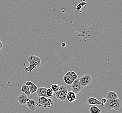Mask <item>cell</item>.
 Returning <instances> with one entry per match:
<instances>
[{"instance_id": "1", "label": "cell", "mask_w": 122, "mask_h": 113, "mask_svg": "<svg viewBox=\"0 0 122 113\" xmlns=\"http://www.w3.org/2000/svg\"><path fill=\"white\" fill-rule=\"evenodd\" d=\"M37 106L43 107L44 108H52L54 106V102L52 99L46 97H39Z\"/></svg>"}, {"instance_id": "2", "label": "cell", "mask_w": 122, "mask_h": 113, "mask_svg": "<svg viewBox=\"0 0 122 113\" xmlns=\"http://www.w3.org/2000/svg\"><path fill=\"white\" fill-rule=\"evenodd\" d=\"M68 93V90L66 86L61 85L59 87L58 91L55 92V95L57 98L60 101H64L66 99V96Z\"/></svg>"}, {"instance_id": "3", "label": "cell", "mask_w": 122, "mask_h": 113, "mask_svg": "<svg viewBox=\"0 0 122 113\" xmlns=\"http://www.w3.org/2000/svg\"><path fill=\"white\" fill-rule=\"evenodd\" d=\"M71 90L74 92L75 94H77L83 90L84 87L80 84L79 78H77L75 80H74L71 84Z\"/></svg>"}, {"instance_id": "4", "label": "cell", "mask_w": 122, "mask_h": 113, "mask_svg": "<svg viewBox=\"0 0 122 113\" xmlns=\"http://www.w3.org/2000/svg\"><path fill=\"white\" fill-rule=\"evenodd\" d=\"M27 61L30 64L35 66L37 68L40 67L41 60L39 57L34 55H31L27 58Z\"/></svg>"}, {"instance_id": "5", "label": "cell", "mask_w": 122, "mask_h": 113, "mask_svg": "<svg viewBox=\"0 0 122 113\" xmlns=\"http://www.w3.org/2000/svg\"><path fill=\"white\" fill-rule=\"evenodd\" d=\"M79 79L81 85L84 88L91 83L92 80V78L89 74H86L81 77L79 78Z\"/></svg>"}, {"instance_id": "6", "label": "cell", "mask_w": 122, "mask_h": 113, "mask_svg": "<svg viewBox=\"0 0 122 113\" xmlns=\"http://www.w3.org/2000/svg\"><path fill=\"white\" fill-rule=\"evenodd\" d=\"M26 104L29 109L32 112H34L36 108L37 101L34 100L29 99Z\"/></svg>"}, {"instance_id": "7", "label": "cell", "mask_w": 122, "mask_h": 113, "mask_svg": "<svg viewBox=\"0 0 122 113\" xmlns=\"http://www.w3.org/2000/svg\"><path fill=\"white\" fill-rule=\"evenodd\" d=\"M87 104L88 105H103V104L98 100L94 97H87Z\"/></svg>"}, {"instance_id": "8", "label": "cell", "mask_w": 122, "mask_h": 113, "mask_svg": "<svg viewBox=\"0 0 122 113\" xmlns=\"http://www.w3.org/2000/svg\"><path fill=\"white\" fill-rule=\"evenodd\" d=\"M28 99V96L23 92H22L21 94L17 97V100L18 101L19 104L22 105H24L26 104Z\"/></svg>"}, {"instance_id": "9", "label": "cell", "mask_w": 122, "mask_h": 113, "mask_svg": "<svg viewBox=\"0 0 122 113\" xmlns=\"http://www.w3.org/2000/svg\"><path fill=\"white\" fill-rule=\"evenodd\" d=\"M47 88L46 87H41L38 88L36 90V94L39 97H46L49 98L46 94V90Z\"/></svg>"}, {"instance_id": "10", "label": "cell", "mask_w": 122, "mask_h": 113, "mask_svg": "<svg viewBox=\"0 0 122 113\" xmlns=\"http://www.w3.org/2000/svg\"><path fill=\"white\" fill-rule=\"evenodd\" d=\"M121 105L122 101L119 98L113 100L112 109L115 110L116 111H119Z\"/></svg>"}, {"instance_id": "11", "label": "cell", "mask_w": 122, "mask_h": 113, "mask_svg": "<svg viewBox=\"0 0 122 113\" xmlns=\"http://www.w3.org/2000/svg\"><path fill=\"white\" fill-rule=\"evenodd\" d=\"M66 99L68 101L69 103L73 102L77 100L76 94L74 92L71 91L67 93L66 96Z\"/></svg>"}, {"instance_id": "12", "label": "cell", "mask_w": 122, "mask_h": 113, "mask_svg": "<svg viewBox=\"0 0 122 113\" xmlns=\"http://www.w3.org/2000/svg\"><path fill=\"white\" fill-rule=\"evenodd\" d=\"M106 98L111 100H114L118 98V96L116 92L113 91H111L108 92L106 96Z\"/></svg>"}, {"instance_id": "13", "label": "cell", "mask_w": 122, "mask_h": 113, "mask_svg": "<svg viewBox=\"0 0 122 113\" xmlns=\"http://www.w3.org/2000/svg\"><path fill=\"white\" fill-rule=\"evenodd\" d=\"M107 100L106 103L103 105H104L105 107L107 110L110 111L111 109H112L113 100H111L108 99V98H107Z\"/></svg>"}, {"instance_id": "14", "label": "cell", "mask_w": 122, "mask_h": 113, "mask_svg": "<svg viewBox=\"0 0 122 113\" xmlns=\"http://www.w3.org/2000/svg\"><path fill=\"white\" fill-rule=\"evenodd\" d=\"M24 70L26 73L29 72L30 73H31L32 71H33V69H36V70L38 69L35 66L32 65L31 64H30V66H29L28 67L26 68V64L25 63H24Z\"/></svg>"}, {"instance_id": "15", "label": "cell", "mask_w": 122, "mask_h": 113, "mask_svg": "<svg viewBox=\"0 0 122 113\" xmlns=\"http://www.w3.org/2000/svg\"><path fill=\"white\" fill-rule=\"evenodd\" d=\"M21 91L22 92L24 93L28 97L30 96L31 94L30 92V89L28 86L25 85H22L21 87Z\"/></svg>"}, {"instance_id": "16", "label": "cell", "mask_w": 122, "mask_h": 113, "mask_svg": "<svg viewBox=\"0 0 122 113\" xmlns=\"http://www.w3.org/2000/svg\"><path fill=\"white\" fill-rule=\"evenodd\" d=\"M63 79L65 82L68 85H71L74 80L72 78H71L68 76L66 75V74L64 76Z\"/></svg>"}, {"instance_id": "17", "label": "cell", "mask_w": 122, "mask_h": 113, "mask_svg": "<svg viewBox=\"0 0 122 113\" xmlns=\"http://www.w3.org/2000/svg\"><path fill=\"white\" fill-rule=\"evenodd\" d=\"M90 113H101V110L97 106L92 105L89 109Z\"/></svg>"}, {"instance_id": "18", "label": "cell", "mask_w": 122, "mask_h": 113, "mask_svg": "<svg viewBox=\"0 0 122 113\" xmlns=\"http://www.w3.org/2000/svg\"><path fill=\"white\" fill-rule=\"evenodd\" d=\"M66 75L72 78L74 80H75V79L77 78V74H76V73H75V72H74L73 71H69L66 73Z\"/></svg>"}, {"instance_id": "19", "label": "cell", "mask_w": 122, "mask_h": 113, "mask_svg": "<svg viewBox=\"0 0 122 113\" xmlns=\"http://www.w3.org/2000/svg\"><path fill=\"white\" fill-rule=\"evenodd\" d=\"M29 88L31 94H33L35 92H36L38 89L37 86L33 83L30 86H29Z\"/></svg>"}, {"instance_id": "20", "label": "cell", "mask_w": 122, "mask_h": 113, "mask_svg": "<svg viewBox=\"0 0 122 113\" xmlns=\"http://www.w3.org/2000/svg\"><path fill=\"white\" fill-rule=\"evenodd\" d=\"M46 94L49 98L52 99L53 97V91L52 87H49L46 90Z\"/></svg>"}, {"instance_id": "21", "label": "cell", "mask_w": 122, "mask_h": 113, "mask_svg": "<svg viewBox=\"0 0 122 113\" xmlns=\"http://www.w3.org/2000/svg\"><path fill=\"white\" fill-rule=\"evenodd\" d=\"M60 86L59 85H57L56 84H53L51 85V87L53 90V92H56L58 91L59 89Z\"/></svg>"}, {"instance_id": "22", "label": "cell", "mask_w": 122, "mask_h": 113, "mask_svg": "<svg viewBox=\"0 0 122 113\" xmlns=\"http://www.w3.org/2000/svg\"><path fill=\"white\" fill-rule=\"evenodd\" d=\"M33 83L32 82H31L30 81H26V83H25V85H27V86H30L31 85L33 84Z\"/></svg>"}, {"instance_id": "23", "label": "cell", "mask_w": 122, "mask_h": 113, "mask_svg": "<svg viewBox=\"0 0 122 113\" xmlns=\"http://www.w3.org/2000/svg\"><path fill=\"white\" fill-rule=\"evenodd\" d=\"M82 6L80 5V4H78V5H77V6H76V9L77 11H79V10H81V9L82 8Z\"/></svg>"}, {"instance_id": "24", "label": "cell", "mask_w": 122, "mask_h": 113, "mask_svg": "<svg viewBox=\"0 0 122 113\" xmlns=\"http://www.w3.org/2000/svg\"><path fill=\"white\" fill-rule=\"evenodd\" d=\"M107 98H105V97L102 98V99H101V103H102L103 104H104L106 103V101H107Z\"/></svg>"}, {"instance_id": "25", "label": "cell", "mask_w": 122, "mask_h": 113, "mask_svg": "<svg viewBox=\"0 0 122 113\" xmlns=\"http://www.w3.org/2000/svg\"><path fill=\"white\" fill-rule=\"evenodd\" d=\"M86 3L84 1H83V2H82L80 4V5L82 6V7H83L85 5H86Z\"/></svg>"}, {"instance_id": "26", "label": "cell", "mask_w": 122, "mask_h": 113, "mask_svg": "<svg viewBox=\"0 0 122 113\" xmlns=\"http://www.w3.org/2000/svg\"><path fill=\"white\" fill-rule=\"evenodd\" d=\"M66 44L65 42H62L61 43V47H65L66 46Z\"/></svg>"}, {"instance_id": "27", "label": "cell", "mask_w": 122, "mask_h": 113, "mask_svg": "<svg viewBox=\"0 0 122 113\" xmlns=\"http://www.w3.org/2000/svg\"><path fill=\"white\" fill-rule=\"evenodd\" d=\"M0 47H2V48L3 47V45L2 43L1 42L0 40Z\"/></svg>"}, {"instance_id": "28", "label": "cell", "mask_w": 122, "mask_h": 113, "mask_svg": "<svg viewBox=\"0 0 122 113\" xmlns=\"http://www.w3.org/2000/svg\"><path fill=\"white\" fill-rule=\"evenodd\" d=\"M2 47H0V50L1 49H2Z\"/></svg>"}]
</instances>
